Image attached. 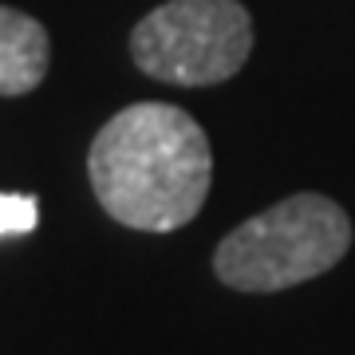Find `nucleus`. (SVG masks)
<instances>
[{
  "label": "nucleus",
  "mask_w": 355,
  "mask_h": 355,
  "mask_svg": "<svg viewBox=\"0 0 355 355\" xmlns=\"http://www.w3.org/2000/svg\"><path fill=\"white\" fill-rule=\"evenodd\" d=\"M352 249V217L324 193H292L217 245L214 272L237 292H280L324 277Z\"/></svg>",
  "instance_id": "2"
},
{
  "label": "nucleus",
  "mask_w": 355,
  "mask_h": 355,
  "mask_svg": "<svg viewBox=\"0 0 355 355\" xmlns=\"http://www.w3.org/2000/svg\"><path fill=\"white\" fill-rule=\"evenodd\" d=\"M51 40L36 16L0 4V95L16 99L36 91L48 76Z\"/></svg>",
  "instance_id": "4"
},
{
  "label": "nucleus",
  "mask_w": 355,
  "mask_h": 355,
  "mask_svg": "<svg viewBox=\"0 0 355 355\" xmlns=\"http://www.w3.org/2000/svg\"><path fill=\"white\" fill-rule=\"evenodd\" d=\"M36 221H40L36 198H24V193H0V237L32 233Z\"/></svg>",
  "instance_id": "5"
},
{
  "label": "nucleus",
  "mask_w": 355,
  "mask_h": 355,
  "mask_svg": "<svg viewBox=\"0 0 355 355\" xmlns=\"http://www.w3.org/2000/svg\"><path fill=\"white\" fill-rule=\"evenodd\" d=\"M253 20L241 0H166L130 32V60L158 83L214 87L249 64Z\"/></svg>",
  "instance_id": "3"
},
{
  "label": "nucleus",
  "mask_w": 355,
  "mask_h": 355,
  "mask_svg": "<svg viewBox=\"0 0 355 355\" xmlns=\"http://www.w3.org/2000/svg\"><path fill=\"white\" fill-rule=\"evenodd\" d=\"M87 174L99 205L127 229L174 233L202 214L214 150L174 103H130L91 139Z\"/></svg>",
  "instance_id": "1"
}]
</instances>
